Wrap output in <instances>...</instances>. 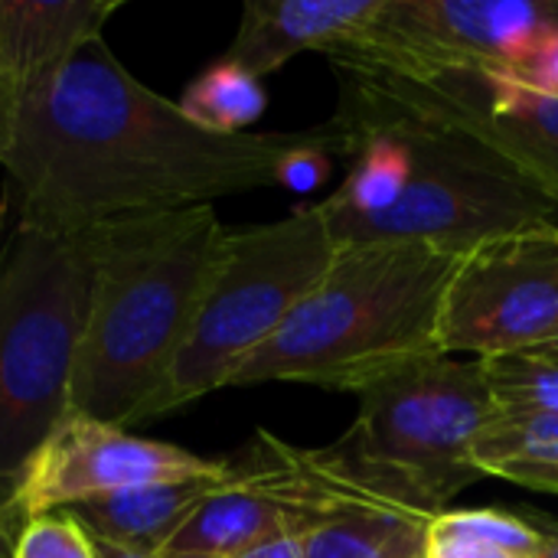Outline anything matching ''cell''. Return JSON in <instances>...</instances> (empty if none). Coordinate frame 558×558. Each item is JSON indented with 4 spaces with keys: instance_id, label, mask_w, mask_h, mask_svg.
<instances>
[{
    "instance_id": "cell-1",
    "label": "cell",
    "mask_w": 558,
    "mask_h": 558,
    "mask_svg": "<svg viewBox=\"0 0 558 558\" xmlns=\"http://www.w3.org/2000/svg\"><path fill=\"white\" fill-rule=\"evenodd\" d=\"M314 137L317 128L206 131L141 85L98 36L20 95L0 167L20 226L82 235L124 216L281 186L288 157Z\"/></svg>"
},
{
    "instance_id": "cell-2",
    "label": "cell",
    "mask_w": 558,
    "mask_h": 558,
    "mask_svg": "<svg viewBox=\"0 0 558 558\" xmlns=\"http://www.w3.org/2000/svg\"><path fill=\"white\" fill-rule=\"evenodd\" d=\"M222 232L213 206L124 216L85 232L95 275L72 412L128 432L154 422V405L193 333Z\"/></svg>"
},
{
    "instance_id": "cell-3",
    "label": "cell",
    "mask_w": 558,
    "mask_h": 558,
    "mask_svg": "<svg viewBox=\"0 0 558 558\" xmlns=\"http://www.w3.org/2000/svg\"><path fill=\"white\" fill-rule=\"evenodd\" d=\"M458 258L396 239L337 245L327 275L226 389L304 383L363 392L409 363L441 356V304Z\"/></svg>"
},
{
    "instance_id": "cell-4",
    "label": "cell",
    "mask_w": 558,
    "mask_h": 558,
    "mask_svg": "<svg viewBox=\"0 0 558 558\" xmlns=\"http://www.w3.org/2000/svg\"><path fill=\"white\" fill-rule=\"evenodd\" d=\"M350 432L327 454L366 490L438 517L484 481L474 448L497 422L481 360L428 356L363 392Z\"/></svg>"
},
{
    "instance_id": "cell-5",
    "label": "cell",
    "mask_w": 558,
    "mask_h": 558,
    "mask_svg": "<svg viewBox=\"0 0 558 558\" xmlns=\"http://www.w3.org/2000/svg\"><path fill=\"white\" fill-rule=\"evenodd\" d=\"M88 235L20 226L0 255V497L72 415V376L92 301Z\"/></svg>"
},
{
    "instance_id": "cell-6",
    "label": "cell",
    "mask_w": 558,
    "mask_h": 558,
    "mask_svg": "<svg viewBox=\"0 0 558 558\" xmlns=\"http://www.w3.org/2000/svg\"><path fill=\"white\" fill-rule=\"evenodd\" d=\"M337 255L317 203L262 226L226 229L196 324L183 343L154 418L229 386L232 373L268 343L314 291Z\"/></svg>"
},
{
    "instance_id": "cell-7",
    "label": "cell",
    "mask_w": 558,
    "mask_h": 558,
    "mask_svg": "<svg viewBox=\"0 0 558 558\" xmlns=\"http://www.w3.org/2000/svg\"><path fill=\"white\" fill-rule=\"evenodd\" d=\"M330 128L340 137V157L350 137L389 131L405 144L412 160V177L396 209L330 229L337 245L396 239L464 255L490 235L530 226H558L556 199L530 186L510 167L454 131L428 128L350 101L337 105Z\"/></svg>"
},
{
    "instance_id": "cell-8",
    "label": "cell",
    "mask_w": 558,
    "mask_h": 558,
    "mask_svg": "<svg viewBox=\"0 0 558 558\" xmlns=\"http://www.w3.org/2000/svg\"><path fill=\"white\" fill-rule=\"evenodd\" d=\"M340 101L454 131L558 203V95L500 69L386 72L330 59Z\"/></svg>"
},
{
    "instance_id": "cell-9",
    "label": "cell",
    "mask_w": 558,
    "mask_h": 558,
    "mask_svg": "<svg viewBox=\"0 0 558 558\" xmlns=\"http://www.w3.org/2000/svg\"><path fill=\"white\" fill-rule=\"evenodd\" d=\"M356 490V481L327 454L307 451L258 428L226 458V481L167 546L163 558H239L278 536H307Z\"/></svg>"
},
{
    "instance_id": "cell-10",
    "label": "cell",
    "mask_w": 558,
    "mask_h": 558,
    "mask_svg": "<svg viewBox=\"0 0 558 558\" xmlns=\"http://www.w3.org/2000/svg\"><path fill=\"white\" fill-rule=\"evenodd\" d=\"M558 330V226L490 235L468 248L441 304V353L494 360Z\"/></svg>"
},
{
    "instance_id": "cell-11",
    "label": "cell",
    "mask_w": 558,
    "mask_h": 558,
    "mask_svg": "<svg viewBox=\"0 0 558 558\" xmlns=\"http://www.w3.org/2000/svg\"><path fill=\"white\" fill-rule=\"evenodd\" d=\"M549 29H558V0H386L373 23L327 59L405 75L520 72Z\"/></svg>"
},
{
    "instance_id": "cell-12",
    "label": "cell",
    "mask_w": 558,
    "mask_h": 558,
    "mask_svg": "<svg viewBox=\"0 0 558 558\" xmlns=\"http://www.w3.org/2000/svg\"><path fill=\"white\" fill-rule=\"evenodd\" d=\"M226 458H199L180 445L72 412L23 464L3 497L7 517L23 520L69 510L118 490L173 481H222Z\"/></svg>"
},
{
    "instance_id": "cell-13",
    "label": "cell",
    "mask_w": 558,
    "mask_h": 558,
    "mask_svg": "<svg viewBox=\"0 0 558 558\" xmlns=\"http://www.w3.org/2000/svg\"><path fill=\"white\" fill-rule=\"evenodd\" d=\"M386 0H248L226 59L265 78L298 52H333L356 39Z\"/></svg>"
},
{
    "instance_id": "cell-14",
    "label": "cell",
    "mask_w": 558,
    "mask_h": 558,
    "mask_svg": "<svg viewBox=\"0 0 558 558\" xmlns=\"http://www.w3.org/2000/svg\"><path fill=\"white\" fill-rule=\"evenodd\" d=\"M121 0H0V75L23 95L98 39Z\"/></svg>"
},
{
    "instance_id": "cell-15",
    "label": "cell",
    "mask_w": 558,
    "mask_h": 558,
    "mask_svg": "<svg viewBox=\"0 0 558 558\" xmlns=\"http://www.w3.org/2000/svg\"><path fill=\"white\" fill-rule=\"evenodd\" d=\"M226 481V477H222ZM222 481H173V484H144L131 490H118L111 497H98L65 513L105 546L160 556L177 539V533L190 523V517L203 507Z\"/></svg>"
},
{
    "instance_id": "cell-16",
    "label": "cell",
    "mask_w": 558,
    "mask_h": 558,
    "mask_svg": "<svg viewBox=\"0 0 558 558\" xmlns=\"http://www.w3.org/2000/svg\"><path fill=\"white\" fill-rule=\"evenodd\" d=\"M432 517L392 504L363 484L304 536V558H422Z\"/></svg>"
},
{
    "instance_id": "cell-17",
    "label": "cell",
    "mask_w": 558,
    "mask_h": 558,
    "mask_svg": "<svg viewBox=\"0 0 558 558\" xmlns=\"http://www.w3.org/2000/svg\"><path fill=\"white\" fill-rule=\"evenodd\" d=\"M422 558H546V539L523 510H445L428 526Z\"/></svg>"
},
{
    "instance_id": "cell-18",
    "label": "cell",
    "mask_w": 558,
    "mask_h": 558,
    "mask_svg": "<svg viewBox=\"0 0 558 558\" xmlns=\"http://www.w3.org/2000/svg\"><path fill=\"white\" fill-rule=\"evenodd\" d=\"M484 477L558 494V418H497L474 448Z\"/></svg>"
},
{
    "instance_id": "cell-19",
    "label": "cell",
    "mask_w": 558,
    "mask_h": 558,
    "mask_svg": "<svg viewBox=\"0 0 558 558\" xmlns=\"http://www.w3.org/2000/svg\"><path fill=\"white\" fill-rule=\"evenodd\" d=\"M177 105L190 121L203 124L206 131L242 134L262 118L268 95L262 88V78L222 56L186 85Z\"/></svg>"
},
{
    "instance_id": "cell-20",
    "label": "cell",
    "mask_w": 558,
    "mask_h": 558,
    "mask_svg": "<svg viewBox=\"0 0 558 558\" xmlns=\"http://www.w3.org/2000/svg\"><path fill=\"white\" fill-rule=\"evenodd\" d=\"M481 366L497 418H558V356L523 350Z\"/></svg>"
},
{
    "instance_id": "cell-21",
    "label": "cell",
    "mask_w": 558,
    "mask_h": 558,
    "mask_svg": "<svg viewBox=\"0 0 558 558\" xmlns=\"http://www.w3.org/2000/svg\"><path fill=\"white\" fill-rule=\"evenodd\" d=\"M13 558H98V553L95 539L65 510H56L23 520Z\"/></svg>"
},
{
    "instance_id": "cell-22",
    "label": "cell",
    "mask_w": 558,
    "mask_h": 558,
    "mask_svg": "<svg viewBox=\"0 0 558 558\" xmlns=\"http://www.w3.org/2000/svg\"><path fill=\"white\" fill-rule=\"evenodd\" d=\"M520 75L523 82H530L533 88L539 92H549V95H558V29H549L536 46L533 52L526 56V62L520 65Z\"/></svg>"
},
{
    "instance_id": "cell-23",
    "label": "cell",
    "mask_w": 558,
    "mask_h": 558,
    "mask_svg": "<svg viewBox=\"0 0 558 558\" xmlns=\"http://www.w3.org/2000/svg\"><path fill=\"white\" fill-rule=\"evenodd\" d=\"M16 111H20V92L0 75V160L10 150V144H13Z\"/></svg>"
},
{
    "instance_id": "cell-24",
    "label": "cell",
    "mask_w": 558,
    "mask_h": 558,
    "mask_svg": "<svg viewBox=\"0 0 558 558\" xmlns=\"http://www.w3.org/2000/svg\"><path fill=\"white\" fill-rule=\"evenodd\" d=\"M239 558H304V536H278Z\"/></svg>"
},
{
    "instance_id": "cell-25",
    "label": "cell",
    "mask_w": 558,
    "mask_h": 558,
    "mask_svg": "<svg viewBox=\"0 0 558 558\" xmlns=\"http://www.w3.org/2000/svg\"><path fill=\"white\" fill-rule=\"evenodd\" d=\"M536 526H539V533H543V539H546V558H558V520L556 517H549V513H539V510H523Z\"/></svg>"
},
{
    "instance_id": "cell-26",
    "label": "cell",
    "mask_w": 558,
    "mask_h": 558,
    "mask_svg": "<svg viewBox=\"0 0 558 558\" xmlns=\"http://www.w3.org/2000/svg\"><path fill=\"white\" fill-rule=\"evenodd\" d=\"M16 533H20V526L7 517V510H3V497H0V558H13Z\"/></svg>"
},
{
    "instance_id": "cell-27",
    "label": "cell",
    "mask_w": 558,
    "mask_h": 558,
    "mask_svg": "<svg viewBox=\"0 0 558 558\" xmlns=\"http://www.w3.org/2000/svg\"><path fill=\"white\" fill-rule=\"evenodd\" d=\"M95 553H98V558H160L144 556V553H131V549H118V546H105V543H95Z\"/></svg>"
},
{
    "instance_id": "cell-28",
    "label": "cell",
    "mask_w": 558,
    "mask_h": 558,
    "mask_svg": "<svg viewBox=\"0 0 558 558\" xmlns=\"http://www.w3.org/2000/svg\"><path fill=\"white\" fill-rule=\"evenodd\" d=\"M536 350H539V353H549V356H558V330L543 343V347H536Z\"/></svg>"
},
{
    "instance_id": "cell-29",
    "label": "cell",
    "mask_w": 558,
    "mask_h": 558,
    "mask_svg": "<svg viewBox=\"0 0 558 558\" xmlns=\"http://www.w3.org/2000/svg\"><path fill=\"white\" fill-rule=\"evenodd\" d=\"M177 558H203V556H177Z\"/></svg>"
},
{
    "instance_id": "cell-30",
    "label": "cell",
    "mask_w": 558,
    "mask_h": 558,
    "mask_svg": "<svg viewBox=\"0 0 558 558\" xmlns=\"http://www.w3.org/2000/svg\"><path fill=\"white\" fill-rule=\"evenodd\" d=\"M0 213H3V209H0Z\"/></svg>"
}]
</instances>
